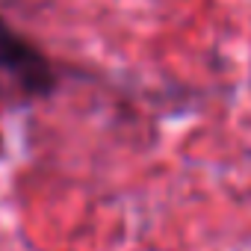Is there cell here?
<instances>
[{"mask_svg": "<svg viewBox=\"0 0 251 251\" xmlns=\"http://www.w3.org/2000/svg\"><path fill=\"white\" fill-rule=\"evenodd\" d=\"M0 68L27 95H50L56 89V74L50 62L39 53V48L21 39L3 21H0Z\"/></svg>", "mask_w": 251, "mask_h": 251, "instance_id": "1", "label": "cell"}]
</instances>
